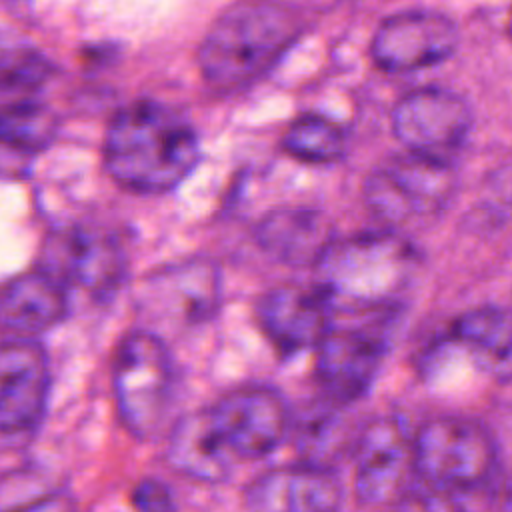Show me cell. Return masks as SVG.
<instances>
[{"mask_svg":"<svg viewBox=\"0 0 512 512\" xmlns=\"http://www.w3.org/2000/svg\"><path fill=\"white\" fill-rule=\"evenodd\" d=\"M200 162L194 126L174 108L138 100L114 114L104 136V166L124 188L164 194Z\"/></svg>","mask_w":512,"mask_h":512,"instance_id":"obj_1","label":"cell"},{"mask_svg":"<svg viewBox=\"0 0 512 512\" xmlns=\"http://www.w3.org/2000/svg\"><path fill=\"white\" fill-rule=\"evenodd\" d=\"M304 18L286 0H236L210 24L198 48L204 80L240 90L264 76L302 36Z\"/></svg>","mask_w":512,"mask_h":512,"instance_id":"obj_2","label":"cell"},{"mask_svg":"<svg viewBox=\"0 0 512 512\" xmlns=\"http://www.w3.org/2000/svg\"><path fill=\"white\" fill-rule=\"evenodd\" d=\"M408 236L380 230L334 238L314 264L316 286L332 314L386 312L406 290L418 268Z\"/></svg>","mask_w":512,"mask_h":512,"instance_id":"obj_3","label":"cell"},{"mask_svg":"<svg viewBox=\"0 0 512 512\" xmlns=\"http://www.w3.org/2000/svg\"><path fill=\"white\" fill-rule=\"evenodd\" d=\"M458 186L450 160L404 152L382 160L364 182V202L386 230L402 234L432 224Z\"/></svg>","mask_w":512,"mask_h":512,"instance_id":"obj_4","label":"cell"},{"mask_svg":"<svg viewBox=\"0 0 512 512\" xmlns=\"http://www.w3.org/2000/svg\"><path fill=\"white\" fill-rule=\"evenodd\" d=\"M412 458L422 486L462 494L494 476L498 444L480 420L444 414L424 420L412 432Z\"/></svg>","mask_w":512,"mask_h":512,"instance_id":"obj_5","label":"cell"},{"mask_svg":"<svg viewBox=\"0 0 512 512\" xmlns=\"http://www.w3.org/2000/svg\"><path fill=\"white\" fill-rule=\"evenodd\" d=\"M174 364L164 340L150 330H132L112 360V396L122 426L138 440L152 438L170 406Z\"/></svg>","mask_w":512,"mask_h":512,"instance_id":"obj_6","label":"cell"},{"mask_svg":"<svg viewBox=\"0 0 512 512\" xmlns=\"http://www.w3.org/2000/svg\"><path fill=\"white\" fill-rule=\"evenodd\" d=\"M206 414L236 464L268 456L290 430V410L284 396L262 384H244L226 392L206 408Z\"/></svg>","mask_w":512,"mask_h":512,"instance_id":"obj_7","label":"cell"},{"mask_svg":"<svg viewBox=\"0 0 512 512\" xmlns=\"http://www.w3.org/2000/svg\"><path fill=\"white\" fill-rule=\"evenodd\" d=\"M50 398V362L34 338L0 342V448L24 446L40 428Z\"/></svg>","mask_w":512,"mask_h":512,"instance_id":"obj_8","label":"cell"},{"mask_svg":"<svg viewBox=\"0 0 512 512\" xmlns=\"http://www.w3.org/2000/svg\"><path fill=\"white\" fill-rule=\"evenodd\" d=\"M126 266L124 246L112 232L94 226H68L46 236L38 270L66 288L76 286L102 298L118 290Z\"/></svg>","mask_w":512,"mask_h":512,"instance_id":"obj_9","label":"cell"},{"mask_svg":"<svg viewBox=\"0 0 512 512\" xmlns=\"http://www.w3.org/2000/svg\"><path fill=\"white\" fill-rule=\"evenodd\" d=\"M376 324L378 320L360 318L354 322L332 320L314 346V374L328 402L344 406L370 390L386 352L384 332Z\"/></svg>","mask_w":512,"mask_h":512,"instance_id":"obj_10","label":"cell"},{"mask_svg":"<svg viewBox=\"0 0 512 512\" xmlns=\"http://www.w3.org/2000/svg\"><path fill=\"white\" fill-rule=\"evenodd\" d=\"M354 490L370 506L396 504L412 486V434L398 416L372 418L352 442Z\"/></svg>","mask_w":512,"mask_h":512,"instance_id":"obj_11","label":"cell"},{"mask_svg":"<svg viewBox=\"0 0 512 512\" xmlns=\"http://www.w3.org/2000/svg\"><path fill=\"white\" fill-rule=\"evenodd\" d=\"M472 128L470 104L448 88L426 86L404 94L392 110V132L406 152L448 160Z\"/></svg>","mask_w":512,"mask_h":512,"instance_id":"obj_12","label":"cell"},{"mask_svg":"<svg viewBox=\"0 0 512 512\" xmlns=\"http://www.w3.org/2000/svg\"><path fill=\"white\" fill-rule=\"evenodd\" d=\"M458 40V28L446 14L406 10L380 22L370 54L374 64L386 72H414L450 58Z\"/></svg>","mask_w":512,"mask_h":512,"instance_id":"obj_13","label":"cell"},{"mask_svg":"<svg viewBox=\"0 0 512 512\" xmlns=\"http://www.w3.org/2000/svg\"><path fill=\"white\" fill-rule=\"evenodd\" d=\"M342 500L338 474L310 462L270 468L244 490L246 512H340Z\"/></svg>","mask_w":512,"mask_h":512,"instance_id":"obj_14","label":"cell"},{"mask_svg":"<svg viewBox=\"0 0 512 512\" xmlns=\"http://www.w3.org/2000/svg\"><path fill=\"white\" fill-rule=\"evenodd\" d=\"M256 322L280 354L294 356L320 342L330 328L332 306L316 284H282L258 300Z\"/></svg>","mask_w":512,"mask_h":512,"instance_id":"obj_15","label":"cell"},{"mask_svg":"<svg viewBox=\"0 0 512 512\" xmlns=\"http://www.w3.org/2000/svg\"><path fill=\"white\" fill-rule=\"evenodd\" d=\"M68 288L42 270L0 282V328L14 338H34L68 314Z\"/></svg>","mask_w":512,"mask_h":512,"instance_id":"obj_16","label":"cell"},{"mask_svg":"<svg viewBox=\"0 0 512 512\" xmlns=\"http://www.w3.org/2000/svg\"><path fill=\"white\" fill-rule=\"evenodd\" d=\"M254 238L276 262L288 266H314L336 236L332 224L320 210L282 206L260 218L254 228Z\"/></svg>","mask_w":512,"mask_h":512,"instance_id":"obj_17","label":"cell"},{"mask_svg":"<svg viewBox=\"0 0 512 512\" xmlns=\"http://www.w3.org/2000/svg\"><path fill=\"white\" fill-rule=\"evenodd\" d=\"M146 296L184 322L206 320L220 298V276L208 260H188L156 270L146 280Z\"/></svg>","mask_w":512,"mask_h":512,"instance_id":"obj_18","label":"cell"},{"mask_svg":"<svg viewBox=\"0 0 512 512\" xmlns=\"http://www.w3.org/2000/svg\"><path fill=\"white\" fill-rule=\"evenodd\" d=\"M164 456L174 472L196 482H222L236 466L216 436L206 408L182 416L172 426Z\"/></svg>","mask_w":512,"mask_h":512,"instance_id":"obj_19","label":"cell"},{"mask_svg":"<svg viewBox=\"0 0 512 512\" xmlns=\"http://www.w3.org/2000/svg\"><path fill=\"white\" fill-rule=\"evenodd\" d=\"M496 378L510 374V314L498 306H478L460 314L444 336Z\"/></svg>","mask_w":512,"mask_h":512,"instance_id":"obj_20","label":"cell"},{"mask_svg":"<svg viewBox=\"0 0 512 512\" xmlns=\"http://www.w3.org/2000/svg\"><path fill=\"white\" fill-rule=\"evenodd\" d=\"M58 130L56 114L34 98L0 104V142L30 156L46 150Z\"/></svg>","mask_w":512,"mask_h":512,"instance_id":"obj_21","label":"cell"},{"mask_svg":"<svg viewBox=\"0 0 512 512\" xmlns=\"http://www.w3.org/2000/svg\"><path fill=\"white\" fill-rule=\"evenodd\" d=\"M282 146L302 162L332 164L346 152V134L334 120L320 114H304L288 126Z\"/></svg>","mask_w":512,"mask_h":512,"instance_id":"obj_22","label":"cell"},{"mask_svg":"<svg viewBox=\"0 0 512 512\" xmlns=\"http://www.w3.org/2000/svg\"><path fill=\"white\" fill-rule=\"evenodd\" d=\"M0 512H78L76 500L54 486H44L32 470L0 476Z\"/></svg>","mask_w":512,"mask_h":512,"instance_id":"obj_23","label":"cell"},{"mask_svg":"<svg viewBox=\"0 0 512 512\" xmlns=\"http://www.w3.org/2000/svg\"><path fill=\"white\" fill-rule=\"evenodd\" d=\"M50 64L28 48L0 46V92H32L50 76Z\"/></svg>","mask_w":512,"mask_h":512,"instance_id":"obj_24","label":"cell"},{"mask_svg":"<svg viewBox=\"0 0 512 512\" xmlns=\"http://www.w3.org/2000/svg\"><path fill=\"white\" fill-rule=\"evenodd\" d=\"M394 506H398L400 512H462L458 494L434 490L422 484L418 490L410 486Z\"/></svg>","mask_w":512,"mask_h":512,"instance_id":"obj_25","label":"cell"},{"mask_svg":"<svg viewBox=\"0 0 512 512\" xmlns=\"http://www.w3.org/2000/svg\"><path fill=\"white\" fill-rule=\"evenodd\" d=\"M130 504L134 512H176V500L170 486L154 476H144L134 484Z\"/></svg>","mask_w":512,"mask_h":512,"instance_id":"obj_26","label":"cell"},{"mask_svg":"<svg viewBox=\"0 0 512 512\" xmlns=\"http://www.w3.org/2000/svg\"><path fill=\"white\" fill-rule=\"evenodd\" d=\"M34 156L0 142V178L2 180H20L28 174L30 162Z\"/></svg>","mask_w":512,"mask_h":512,"instance_id":"obj_27","label":"cell"}]
</instances>
